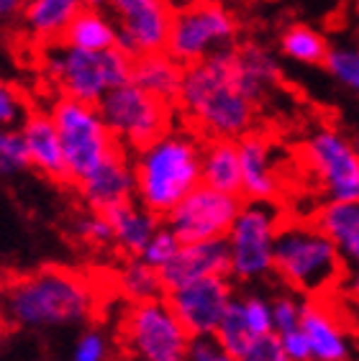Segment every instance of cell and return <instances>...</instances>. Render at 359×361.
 I'll return each instance as SVG.
<instances>
[{"mask_svg": "<svg viewBox=\"0 0 359 361\" xmlns=\"http://www.w3.org/2000/svg\"><path fill=\"white\" fill-rule=\"evenodd\" d=\"M303 302L305 298L295 295L290 290H283L272 295V323H275V334H288L300 328V318H303Z\"/></svg>", "mask_w": 359, "mask_h": 361, "instance_id": "d6a6232c", "label": "cell"}, {"mask_svg": "<svg viewBox=\"0 0 359 361\" xmlns=\"http://www.w3.org/2000/svg\"><path fill=\"white\" fill-rule=\"evenodd\" d=\"M23 169H28V157L21 131L0 126V177H16Z\"/></svg>", "mask_w": 359, "mask_h": 361, "instance_id": "1f68e13d", "label": "cell"}, {"mask_svg": "<svg viewBox=\"0 0 359 361\" xmlns=\"http://www.w3.org/2000/svg\"><path fill=\"white\" fill-rule=\"evenodd\" d=\"M182 72L185 67L165 49V51H152V54H141L134 59L131 82L159 100L175 103L180 85H182Z\"/></svg>", "mask_w": 359, "mask_h": 361, "instance_id": "cb8c5ba5", "label": "cell"}, {"mask_svg": "<svg viewBox=\"0 0 359 361\" xmlns=\"http://www.w3.org/2000/svg\"><path fill=\"white\" fill-rule=\"evenodd\" d=\"M175 8H182V6H190V3H198V0H170Z\"/></svg>", "mask_w": 359, "mask_h": 361, "instance_id": "ee69618b", "label": "cell"}, {"mask_svg": "<svg viewBox=\"0 0 359 361\" xmlns=\"http://www.w3.org/2000/svg\"><path fill=\"white\" fill-rule=\"evenodd\" d=\"M98 111L105 126L111 128L113 139L126 152H136L141 146L152 144L162 133L170 131L177 118L175 103L159 100L134 82H126L108 92L98 103Z\"/></svg>", "mask_w": 359, "mask_h": 361, "instance_id": "8fae6325", "label": "cell"}, {"mask_svg": "<svg viewBox=\"0 0 359 361\" xmlns=\"http://www.w3.org/2000/svg\"><path fill=\"white\" fill-rule=\"evenodd\" d=\"M105 216H108L113 228V246H118L126 257H139L146 243H149V238L162 226V218L157 213H152V210H146L136 200L111 208Z\"/></svg>", "mask_w": 359, "mask_h": 361, "instance_id": "603a6c76", "label": "cell"}, {"mask_svg": "<svg viewBox=\"0 0 359 361\" xmlns=\"http://www.w3.org/2000/svg\"><path fill=\"white\" fill-rule=\"evenodd\" d=\"M231 64H234V75L239 87L257 105H262L275 92L280 80H283V70H280L277 56L267 47H262V44H236L231 49Z\"/></svg>", "mask_w": 359, "mask_h": 361, "instance_id": "ffe728a7", "label": "cell"}, {"mask_svg": "<svg viewBox=\"0 0 359 361\" xmlns=\"http://www.w3.org/2000/svg\"><path fill=\"white\" fill-rule=\"evenodd\" d=\"M300 331L311 348V361H354L359 351L357 323L341 295L305 300Z\"/></svg>", "mask_w": 359, "mask_h": 361, "instance_id": "4fadbf2b", "label": "cell"}, {"mask_svg": "<svg viewBox=\"0 0 359 361\" xmlns=\"http://www.w3.org/2000/svg\"><path fill=\"white\" fill-rule=\"evenodd\" d=\"M165 295L170 290L185 287L190 282L206 277H228V246L226 238L216 241H195L182 243L175 259L165 269H159Z\"/></svg>", "mask_w": 359, "mask_h": 361, "instance_id": "ac0fdd59", "label": "cell"}, {"mask_svg": "<svg viewBox=\"0 0 359 361\" xmlns=\"http://www.w3.org/2000/svg\"><path fill=\"white\" fill-rule=\"evenodd\" d=\"M175 108L187 128L203 141H239L257 131L259 105L249 100L236 82L231 51L185 67Z\"/></svg>", "mask_w": 359, "mask_h": 361, "instance_id": "6da1fadb", "label": "cell"}, {"mask_svg": "<svg viewBox=\"0 0 359 361\" xmlns=\"http://www.w3.org/2000/svg\"><path fill=\"white\" fill-rule=\"evenodd\" d=\"M85 6H95V8H105V0H83Z\"/></svg>", "mask_w": 359, "mask_h": 361, "instance_id": "f6af8a7d", "label": "cell"}, {"mask_svg": "<svg viewBox=\"0 0 359 361\" xmlns=\"http://www.w3.org/2000/svg\"><path fill=\"white\" fill-rule=\"evenodd\" d=\"M352 141H354V149H357V154H359V131L352 136Z\"/></svg>", "mask_w": 359, "mask_h": 361, "instance_id": "bcb514c9", "label": "cell"}, {"mask_svg": "<svg viewBox=\"0 0 359 361\" xmlns=\"http://www.w3.org/2000/svg\"><path fill=\"white\" fill-rule=\"evenodd\" d=\"M28 116V105L23 92L0 77V126L6 128H18Z\"/></svg>", "mask_w": 359, "mask_h": 361, "instance_id": "d590c367", "label": "cell"}, {"mask_svg": "<svg viewBox=\"0 0 359 361\" xmlns=\"http://www.w3.org/2000/svg\"><path fill=\"white\" fill-rule=\"evenodd\" d=\"M75 231L77 236H80V241L88 243V246H95V249L113 246V228L105 213H98V210L88 208L75 221Z\"/></svg>", "mask_w": 359, "mask_h": 361, "instance_id": "836d02e7", "label": "cell"}, {"mask_svg": "<svg viewBox=\"0 0 359 361\" xmlns=\"http://www.w3.org/2000/svg\"><path fill=\"white\" fill-rule=\"evenodd\" d=\"M180 246H182V241L175 236L172 231L167 228V226H159L157 233H154V236L149 238V243L144 246V251L139 254V259H144L146 264L159 271L172 262L175 254L180 251Z\"/></svg>", "mask_w": 359, "mask_h": 361, "instance_id": "e575fe53", "label": "cell"}, {"mask_svg": "<svg viewBox=\"0 0 359 361\" xmlns=\"http://www.w3.org/2000/svg\"><path fill=\"white\" fill-rule=\"evenodd\" d=\"M234 298L231 277H206L167 292L175 315L193 338L213 336Z\"/></svg>", "mask_w": 359, "mask_h": 361, "instance_id": "9a60e30c", "label": "cell"}, {"mask_svg": "<svg viewBox=\"0 0 359 361\" xmlns=\"http://www.w3.org/2000/svg\"><path fill=\"white\" fill-rule=\"evenodd\" d=\"M3 307H6V282L0 279V315H3Z\"/></svg>", "mask_w": 359, "mask_h": 361, "instance_id": "7bdbcfd3", "label": "cell"}, {"mask_svg": "<svg viewBox=\"0 0 359 361\" xmlns=\"http://www.w3.org/2000/svg\"><path fill=\"white\" fill-rule=\"evenodd\" d=\"M49 113L54 118L57 133L62 141L67 177L72 185L88 177L100 161H105L118 149V141L105 126L98 105L57 95L54 103L49 105Z\"/></svg>", "mask_w": 359, "mask_h": 361, "instance_id": "52a82bcc", "label": "cell"}, {"mask_svg": "<svg viewBox=\"0 0 359 361\" xmlns=\"http://www.w3.org/2000/svg\"><path fill=\"white\" fill-rule=\"evenodd\" d=\"M83 8V0H26L18 23L31 42L47 47V44L62 42L64 31Z\"/></svg>", "mask_w": 359, "mask_h": 361, "instance_id": "44dd1931", "label": "cell"}, {"mask_svg": "<svg viewBox=\"0 0 359 361\" xmlns=\"http://www.w3.org/2000/svg\"><path fill=\"white\" fill-rule=\"evenodd\" d=\"M239 361H290L285 354L283 343H280V336L267 334V336H257L252 343L247 346Z\"/></svg>", "mask_w": 359, "mask_h": 361, "instance_id": "8d00e7d4", "label": "cell"}, {"mask_svg": "<svg viewBox=\"0 0 359 361\" xmlns=\"http://www.w3.org/2000/svg\"><path fill=\"white\" fill-rule=\"evenodd\" d=\"M318 228L331 238L349 269L359 267V200L321 202L313 213Z\"/></svg>", "mask_w": 359, "mask_h": 361, "instance_id": "7402d4cb", "label": "cell"}, {"mask_svg": "<svg viewBox=\"0 0 359 361\" xmlns=\"http://www.w3.org/2000/svg\"><path fill=\"white\" fill-rule=\"evenodd\" d=\"M213 338L221 343L223 348H226L228 354H234L236 359L247 351V346L254 341V336L249 334L247 323H244L242 318V310H239V298H234V302L228 305L226 315H223L221 326L216 328Z\"/></svg>", "mask_w": 359, "mask_h": 361, "instance_id": "f546056e", "label": "cell"}, {"mask_svg": "<svg viewBox=\"0 0 359 361\" xmlns=\"http://www.w3.org/2000/svg\"><path fill=\"white\" fill-rule=\"evenodd\" d=\"M203 139L190 128L172 126L152 144L131 152L136 202L165 218L201 185Z\"/></svg>", "mask_w": 359, "mask_h": 361, "instance_id": "3957f363", "label": "cell"}, {"mask_svg": "<svg viewBox=\"0 0 359 361\" xmlns=\"http://www.w3.org/2000/svg\"><path fill=\"white\" fill-rule=\"evenodd\" d=\"M244 197L213 190L208 185H198L190 195L182 197L165 216V226L172 231L182 243L216 241L226 238L236 213L242 208Z\"/></svg>", "mask_w": 359, "mask_h": 361, "instance_id": "7c38bea8", "label": "cell"}, {"mask_svg": "<svg viewBox=\"0 0 359 361\" xmlns=\"http://www.w3.org/2000/svg\"><path fill=\"white\" fill-rule=\"evenodd\" d=\"M349 267L318 228V223L305 216H285L275 241V271L272 277L285 290L300 298H334L341 295Z\"/></svg>", "mask_w": 359, "mask_h": 361, "instance_id": "277c9868", "label": "cell"}, {"mask_svg": "<svg viewBox=\"0 0 359 361\" xmlns=\"http://www.w3.org/2000/svg\"><path fill=\"white\" fill-rule=\"evenodd\" d=\"M280 343H283L285 354L290 361H311V348H308V341H305V334L300 328L280 334Z\"/></svg>", "mask_w": 359, "mask_h": 361, "instance_id": "ab89813d", "label": "cell"}, {"mask_svg": "<svg viewBox=\"0 0 359 361\" xmlns=\"http://www.w3.org/2000/svg\"><path fill=\"white\" fill-rule=\"evenodd\" d=\"M39 59L44 77L54 85L57 95L90 105H98L111 90L131 82L134 56L118 47L108 51H85L54 42L39 49Z\"/></svg>", "mask_w": 359, "mask_h": 361, "instance_id": "5b68a950", "label": "cell"}, {"mask_svg": "<svg viewBox=\"0 0 359 361\" xmlns=\"http://www.w3.org/2000/svg\"><path fill=\"white\" fill-rule=\"evenodd\" d=\"M26 0H0V23H16L21 21Z\"/></svg>", "mask_w": 359, "mask_h": 361, "instance_id": "60d3db41", "label": "cell"}, {"mask_svg": "<svg viewBox=\"0 0 359 361\" xmlns=\"http://www.w3.org/2000/svg\"><path fill=\"white\" fill-rule=\"evenodd\" d=\"M90 210L108 213L124 202L136 200V177H134L131 152L118 146L105 161H100L88 177L75 185Z\"/></svg>", "mask_w": 359, "mask_h": 361, "instance_id": "e0dca14e", "label": "cell"}, {"mask_svg": "<svg viewBox=\"0 0 359 361\" xmlns=\"http://www.w3.org/2000/svg\"><path fill=\"white\" fill-rule=\"evenodd\" d=\"M105 11L118 26V49L129 56L167 49L175 16L170 0H105Z\"/></svg>", "mask_w": 359, "mask_h": 361, "instance_id": "5bb4252c", "label": "cell"}, {"mask_svg": "<svg viewBox=\"0 0 359 361\" xmlns=\"http://www.w3.org/2000/svg\"><path fill=\"white\" fill-rule=\"evenodd\" d=\"M23 146H26L28 167L42 172L54 182H69L67 164H64L62 141L49 111H28L23 123L18 126Z\"/></svg>", "mask_w": 359, "mask_h": 361, "instance_id": "d6986e66", "label": "cell"}, {"mask_svg": "<svg viewBox=\"0 0 359 361\" xmlns=\"http://www.w3.org/2000/svg\"><path fill=\"white\" fill-rule=\"evenodd\" d=\"M236 144L242 161V197L280 202L285 190V172L275 139H269L262 131H252Z\"/></svg>", "mask_w": 359, "mask_h": 361, "instance_id": "2e32d148", "label": "cell"}, {"mask_svg": "<svg viewBox=\"0 0 359 361\" xmlns=\"http://www.w3.org/2000/svg\"><path fill=\"white\" fill-rule=\"evenodd\" d=\"M62 42L85 51H108L118 47V26L105 8L85 6L64 31Z\"/></svg>", "mask_w": 359, "mask_h": 361, "instance_id": "484cf974", "label": "cell"}, {"mask_svg": "<svg viewBox=\"0 0 359 361\" xmlns=\"http://www.w3.org/2000/svg\"><path fill=\"white\" fill-rule=\"evenodd\" d=\"M201 180L208 188L242 197V161L236 141L211 139L203 144Z\"/></svg>", "mask_w": 359, "mask_h": 361, "instance_id": "d4e9b609", "label": "cell"}, {"mask_svg": "<svg viewBox=\"0 0 359 361\" xmlns=\"http://www.w3.org/2000/svg\"><path fill=\"white\" fill-rule=\"evenodd\" d=\"M239 310L247 323L249 334L254 336H267L275 334V323H272V298L259 295V292H249L244 298H239Z\"/></svg>", "mask_w": 359, "mask_h": 361, "instance_id": "4dcf8cb0", "label": "cell"}, {"mask_svg": "<svg viewBox=\"0 0 359 361\" xmlns=\"http://www.w3.org/2000/svg\"><path fill=\"white\" fill-rule=\"evenodd\" d=\"M288 210L283 202L244 200L226 233L228 277L236 282H262L275 271V241Z\"/></svg>", "mask_w": 359, "mask_h": 361, "instance_id": "8992f818", "label": "cell"}, {"mask_svg": "<svg viewBox=\"0 0 359 361\" xmlns=\"http://www.w3.org/2000/svg\"><path fill=\"white\" fill-rule=\"evenodd\" d=\"M341 298L359 302V267L349 269V274H346V282H344V287H341Z\"/></svg>", "mask_w": 359, "mask_h": 361, "instance_id": "b9f144b4", "label": "cell"}, {"mask_svg": "<svg viewBox=\"0 0 359 361\" xmlns=\"http://www.w3.org/2000/svg\"><path fill=\"white\" fill-rule=\"evenodd\" d=\"M98 310L95 282L77 269L44 267L6 282L3 318L18 328H62Z\"/></svg>", "mask_w": 359, "mask_h": 361, "instance_id": "7a4b0ae2", "label": "cell"}, {"mask_svg": "<svg viewBox=\"0 0 359 361\" xmlns=\"http://www.w3.org/2000/svg\"><path fill=\"white\" fill-rule=\"evenodd\" d=\"M324 70L329 72L339 87L359 95V44H336L329 47L324 59Z\"/></svg>", "mask_w": 359, "mask_h": 361, "instance_id": "f1b7e54d", "label": "cell"}, {"mask_svg": "<svg viewBox=\"0 0 359 361\" xmlns=\"http://www.w3.org/2000/svg\"><path fill=\"white\" fill-rule=\"evenodd\" d=\"M280 54L293 64L300 67H324V59L329 54L326 36L313 26L305 23H290L280 31Z\"/></svg>", "mask_w": 359, "mask_h": 361, "instance_id": "4316f807", "label": "cell"}, {"mask_svg": "<svg viewBox=\"0 0 359 361\" xmlns=\"http://www.w3.org/2000/svg\"><path fill=\"white\" fill-rule=\"evenodd\" d=\"M105 356H108V341L100 331H85L72 351V361H105Z\"/></svg>", "mask_w": 359, "mask_h": 361, "instance_id": "74e56055", "label": "cell"}, {"mask_svg": "<svg viewBox=\"0 0 359 361\" xmlns=\"http://www.w3.org/2000/svg\"><path fill=\"white\" fill-rule=\"evenodd\" d=\"M185 361H239V359L234 354H228L213 336H198V338L190 341Z\"/></svg>", "mask_w": 359, "mask_h": 361, "instance_id": "f35d334b", "label": "cell"}, {"mask_svg": "<svg viewBox=\"0 0 359 361\" xmlns=\"http://www.w3.org/2000/svg\"><path fill=\"white\" fill-rule=\"evenodd\" d=\"M190 341L167 295L129 302L121 315V346L136 361H185Z\"/></svg>", "mask_w": 359, "mask_h": 361, "instance_id": "30bf717a", "label": "cell"}, {"mask_svg": "<svg viewBox=\"0 0 359 361\" xmlns=\"http://www.w3.org/2000/svg\"><path fill=\"white\" fill-rule=\"evenodd\" d=\"M239 44V21L221 0H198L175 8L167 51L182 67L223 54Z\"/></svg>", "mask_w": 359, "mask_h": 361, "instance_id": "9c48e42d", "label": "cell"}, {"mask_svg": "<svg viewBox=\"0 0 359 361\" xmlns=\"http://www.w3.org/2000/svg\"><path fill=\"white\" fill-rule=\"evenodd\" d=\"M0 26H3V23H0Z\"/></svg>", "mask_w": 359, "mask_h": 361, "instance_id": "7dc6e473", "label": "cell"}, {"mask_svg": "<svg viewBox=\"0 0 359 361\" xmlns=\"http://www.w3.org/2000/svg\"><path fill=\"white\" fill-rule=\"evenodd\" d=\"M300 161L324 202L359 200V154L339 126H313L300 141Z\"/></svg>", "mask_w": 359, "mask_h": 361, "instance_id": "ba28073f", "label": "cell"}, {"mask_svg": "<svg viewBox=\"0 0 359 361\" xmlns=\"http://www.w3.org/2000/svg\"><path fill=\"white\" fill-rule=\"evenodd\" d=\"M113 285L126 302H146V300L165 298V285H162L159 271L139 257H129L126 264L118 267L113 274Z\"/></svg>", "mask_w": 359, "mask_h": 361, "instance_id": "83f0119b", "label": "cell"}]
</instances>
